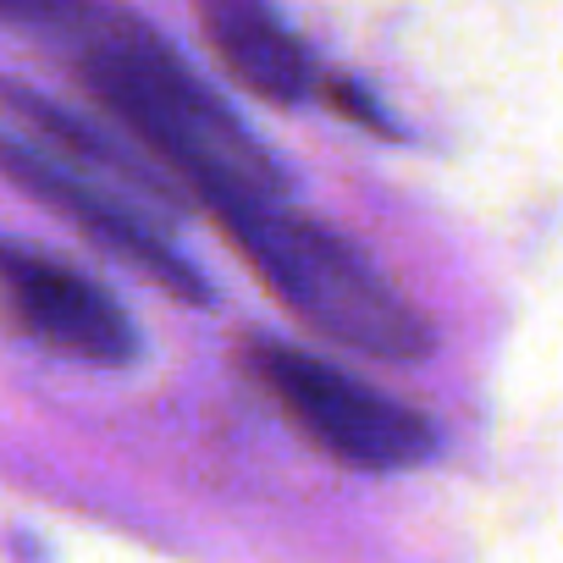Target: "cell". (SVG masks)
<instances>
[{"label":"cell","instance_id":"cell-1","mask_svg":"<svg viewBox=\"0 0 563 563\" xmlns=\"http://www.w3.org/2000/svg\"><path fill=\"white\" fill-rule=\"evenodd\" d=\"M0 23L56 34L89 100L166 172L172 188L194 194L210 221L288 194L271 150L144 18L106 7H0Z\"/></svg>","mask_w":563,"mask_h":563},{"label":"cell","instance_id":"cell-6","mask_svg":"<svg viewBox=\"0 0 563 563\" xmlns=\"http://www.w3.org/2000/svg\"><path fill=\"white\" fill-rule=\"evenodd\" d=\"M199 34H205L210 56L221 62V73L232 84H243L254 100L299 106V100L321 95L316 51L271 7H254V0H210L199 12Z\"/></svg>","mask_w":563,"mask_h":563},{"label":"cell","instance_id":"cell-5","mask_svg":"<svg viewBox=\"0 0 563 563\" xmlns=\"http://www.w3.org/2000/svg\"><path fill=\"white\" fill-rule=\"evenodd\" d=\"M0 316L29 343L84 365L139 360V327L106 282L18 238H0Z\"/></svg>","mask_w":563,"mask_h":563},{"label":"cell","instance_id":"cell-3","mask_svg":"<svg viewBox=\"0 0 563 563\" xmlns=\"http://www.w3.org/2000/svg\"><path fill=\"white\" fill-rule=\"evenodd\" d=\"M238 354L249 382L282 409V420L332 464L360 475H393L431 459L437 426L404 398L360 382L354 371L276 338H243Z\"/></svg>","mask_w":563,"mask_h":563},{"label":"cell","instance_id":"cell-2","mask_svg":"<svg viewBox=\"0 0 563 563\" xmlns=\"http://www.w3.org/2000/svg\"><path fill=\"white\" fill-rule=\"evenodd\" d=\"M216 227L260 276V288L327 343L404 365L431 354L437 332L415 310V299L354 238L305 216L299 205H288V194L216 216Z\"/></svg>","mask_w":563,"mask_h":563},{"label":"cell","instance_id":"cell-4","mask_svg":"<svg viewBox=\"0 0 563 563\" xmlns=\"http://www.w3.org/2000/svg\"><path fill=\"white\" fill-rule=\"evenodd\" d=\"M0 177H7L12 188H23L29 199H40L45 210L67 216L84 238H95L100 249H111L117 260L144 271L155 288H166L172 299H183V305H205L210 299V282L172 243V232L161 221H150L106 177H95L84 166H67L62 155H51V150L18 139V133H0Z\"/></svg>","mask_w":563,"mask_h":563}]
</instances>
